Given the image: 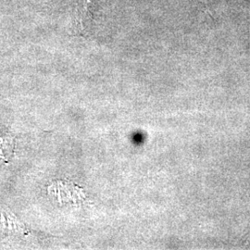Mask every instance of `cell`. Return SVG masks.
Masks as SVG:
<instances>
[{"label":"cell","instance_id":"1","mask_svg":"<svg viewBox=\"0 0 250 250\" xmlns=\"http://www.w3.org/2000/svg\"><path fill=\"white\" fill-rule=\"evenodd\" d=\"M92 0H78L75 9V23L80 33H85L92 21Z\"/></svg>","mask_w":250,"mask_h":250}]
</instances>
